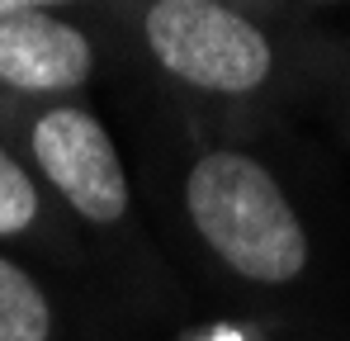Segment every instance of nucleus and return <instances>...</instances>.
Wrapping results in <instances>:
<instances>
[{
	"label": "nucleus",
	"mask_w": 350,
	"mask_h": 341,
	"mask_svg": "<svg viewBox=\"0 0 350 341\" xmlns=\"http://www.w3.org/2000/svg\"><path fill=\"white\" fill-rule=\"evenodd\" d=\"M66 5H81V0H0V19L10 14H33V10H66Z\"/></svg>",
	"instance_id": "nucleus-7"
},
{
	"label": "nucleus",
	"mask_w": 350,
	"mask_h": 341,
	"mask_svg": "<svg viewBox=\"0 0 350 341\" xmlns=\"http://www.w3.org/2000/svg\"><path fill=\"white\" fill-rule=\"evenodd\" d=\"M137 38L161 76L213 100H251L280 71L270 34L228 0H147Z\"/></svg>",
	"instance_id": "nucleus-2"
},
{
	"label": "nucleus",
	"mask_w": 350,
	"mask_h": 341,
	"mask_svg": "<svg viewBox=\"0 0 350 341\" xmlns=\"http://www.w3.org/2000/svg\"><path fill=\"white\" fill-rule=\"evenodd\" d=\"M0 341H57V308L48 289L0 251Z\"/></svg>",
	"instance_id": "nucleus-5"
},
{
	"label": "nucleus",
	"mask_w": 350,
	"mask_h": 341,
	"mask_svg": "<svg viewBox=\"0 0 350 341\" xmlns=\"http://www.w3.org/2000/svg\"><path fill=\"white\" fill-rule=\"evenodd\" d=\"M48 199L38 175L24 166V157L0 138V242H24L43 227Z\"/></svg>",
	"instance_id": "nucleus-6"
},
{
	"label": "nucleus",
	"mask_w": 350,
	"mask_h": 341,
	"mask_svg": "<svg viewBox=\"0 0 350 341\" xmlns=\"http://www.w3.org/2000/svg\"><path fill=\"white\" fill-rule=\"evenodd\" d=\"M185 218L199 247L241 284L289 289L312 261L308 227L289 190L260 157L241 147L199 152L180 185Z\"/></svg>",
	"instance_id": "nucleus-1"
},
{
	"label": "nucleus",
	"mask_w": 350,
	"mask_h": 341,
	"mask_svg": "<svg viewBox=\"0 0 350 341\" xmlns=\"http://www.w3.org/2000/svg\"><path fill=\"white\" fill-rule=\"evenodd\" d=\"M95 38L57 10L0 19V90L19 100H66L95 76Z\"/></svg>",
	"instance_id": "nucleus-4"
},
{
	"label": "nucleus",
	"mask_w": 350,
	"mask_h": 341,
	"mask_svg": "<svg viewBox=\"0 0 350 341\" xmlns=\"http://www.w3.org/2000/svg\"><path fill=\"white\" fill-rule=\"evenodd\" d=\"M29 170L90 227H123L133 214V185L100 114L76 100H48L19 123Z\"/></svg>",
	"instance_id": "nucleus-3"
}]
</instances>
